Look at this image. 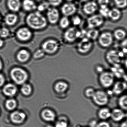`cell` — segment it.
Returning a JSON list of instances; mask_svg holds the SVG:
<instances>
[{
  "instance_id": "1",
  "label": "cell",
  "mask_w": 127,
  "mask_h": 127,
  "mask_svg": "<svg viewBox=\"0 0 127 127\" xmlns=\"http://www.w3.org/2000/svg\"><path fill=\"white\" fill-rule=\"evenodd\" d=\"M26 21L29 27L34 30L43 29L47 25L46 18L38 11L30 13L27 16Z\"/></svg>"
},
{
  "instance_id": "2",
  "label": "cell",
  "mask_w": 127,
  "mask_h": 127,
  "mask_svg": "<svg viewBox=\"0 0 127 127\" xmlns=\"http://www.w3.org/2000/svg\"><path fill=\"white\" fill-rule=\"evenodd\" d=\"M10 76L12 80L18 85L24 84L28 78L27 72L22 68H13L10 72Z\"/></svg>"
},
{
  "instance_id": "3",
  "label": "cell",
  "mask_w": 127,
  "mask_h": 127,
  "mask_svg": "<svg viewBox=\"0 0 127 127\" xmlns=\"http://www.w3.org/2000/svg\"><path fill=\"white\" fill-rule=\"evenodd\" d=\"M99 81L103 88L108 89L112 86L115 83V76L112 72L104 71L99 75Z\"/></svg>"
},
{
  "instance_id": "4",
  "label": "cell",
  "mask_w": 127,
  "mask_h": 127,
  "mask_svg": "<svg viewBox=\"0 0 127 127\" xmlns=\"http://www.w3.org/2000/svg\"><path fill=\"white\" fill-rule=\"evenodd\" d=\"M124 54L123 52H119L114 49H111L107 52L106 58L108 63L117 66L121 62L122 58L124 56Z\"/></svg>"
},
{
  "instance_id": "5",
  "label": "cell",
  "mask_w": 127,
  "mask_h": 127,
  "mask_svg": "<svg viewBox=\"0 0 127 127\" xmlns=\"http://www.w3.org/2000/svg\"><path fill=\"white\" fill-rule=\"evenodd\" d=\"M92 99L95 105L101 107L105 106L108 104L109 100L107 93L101 90L95 91Z\"/></svg>"
},
{
  "instance_id": "6",
  "label": "cell",
  "mask_w": 127,
  "mask_h": 127,
  "mask_svg": "<svg viewBox=\"0 0 127 127\" xmlns=\"http://www.w3.org/2000/svg\"><path fill=\"white\" fill-rule=\"evenodd\" d=\"M81 37V31H78L75 27H68L64 33L63 38L68 43H73L78 38Z\"/></svg>"
},
{
  "instance_id": "7",
  "label": "cell",
  "mask_w": 127,
  "mask_h": 127,
  "mask_svg": "<svg viewBox=\"0 0 127 127\" xmlns=\"http://www.w3.org/2000/svg\"><path fill=\"white\" fill-rule=\"evenodd\" d=\"M113 34L106 31L99 34L97 39L98 43L103 48H109L112 45L114 41Z\"/></svg>"
},
{
  "instance_id": "8",
  "label": "cell",
  "mask_w": 127,
  "mask_h": 127,
  "mask_svg": "<svg viewBox=\"0 0 127 127\" xmlns=\"http://www.w3.org/2000/svg\"><path fill=\"white\" fill-rule=\"evenodd\" d=\"M93 45L92 41L86 37H84L82 38V39L77 44V51L81 54H87L91 50Z\"/></svg>"
},
{
  "instance_id": "9",
  "label": "cell",
  "mask_w": 127,
  "mask_h": 127,
  "mask_svg": "<svg viewBox=\"0 0 127 127\" xmlns=\"http://www.w3.org/2000/svg\"><path fill=\"white\" fill-rule=\"evenodd\" d=\"M104 22V17L100 14L92 15L87 20V25L89 29H97L102 25Z\"/></svg>"
},
{
  "instance_id": "10",
  "label": "cell",
  "mask_w": 127,
  "mask_h": 127,
  "mask_svg": "<svg viewBox=\"0 0 127 127\" xmlns=\"http://www.w3.org/2000/svg\"><path fill=\"white\" fill-rule=\"evenodd\" d=\"M59 43L56 40L50 39L46 41L42 45V49L45 53L49 54L55 53L59 49Z\"/></svg>"
},
{
  "instance_id": "11",
  "label": "cell",
  "mask_w": 127,
  "mask_h": 127,
  "mask_svg": "<svg viewBox=\"0 0 127 127\" xmlns=\"http://www.w3.org/2000/svg\"><path fill=\"white\" fill-rule=\"evenodd\" d=\"M97 3L94 1H90L85 2L83 6V11L86 15H92L95 14L98 9Z\"/></svg>"
},
{
  "instance_id": "12",
  "label": "cell",
  "mask_w": 127,
  "mask_h": 127,
  "mask_svg": "<svg viewBox=\"0 0 127 127\" xmlns=\"http://www.w3.org/2000/svg\"><path fill=\"white\" fill-rule=\"evenodd\" d=\"M126 117L124 111L120 108H115L111 111L110 119L115 123L121 122Z\"/></svg>"
},
{
  "instance_id": "13",
  "label": "cell",
  "mask_w": 127,
  "mask_h": 127,
  "mask_svg": "<svg viewBox=\"0 0 127 127\" xmlns=\"http://www.w3.org/2000/svg\"><path fill=\"white\" fill-rule=\"evenodd\" d=\"M61 10L64 16L68 17L75 14L77 11V8L74 4L68 2L63 4Z\"/></svg>"
},
{
  "instance_id": "14",
  "label": "cell",
  "mask_w": 127,
  "mask_h": 127,
  "mask_svg": "<svg viewBox=\"0 0 127 127\" xmlns=\"http://www.w3.org/2000/svg\"><path fill=\"white\" fill-rule=\"evenodd\" d=\"M47 15L48 22L52 24H56L59 20L60 15L59 11L55 7L48 8Z\"/></svg>"
},
{
  "instance_id": "15",
  "label": "cell",
  "mask_w": 127,
  "mask_h": 127,
  "mask_svg": "<svg viewBox=\"0 0 127 127\" xmlns=\"http://www.w3.org/2000/svg\"><path fill=\"white\" fill-rule=\"evenodd\" d=\"M16 35L18 40L22 42H26L30 39L32 33L28 28L23 27L17 31Z\"/></svg>"
},
{
  "instance_id": "16",
  "label": "cell",
  "mask_w": 127,
  "mask_h": 127,
  "mask_svg": "<svg viewBox=\"0 0 127 127\" xmlns=\"http://www.w3.org/2000/svg\"><path fill=\"white\" fill-rule=\"evenodd\" d=\"M26 116L24 113L15 111L11 114L10 116L11 122L16 125L22 124L25 120Z\"/></svg>"
},
{
  "instance_id": "17",
  "label": "cell",
  "mask_w": 127,
  "mask_h": 127,
  "mask_svg": "<svg viewBox=\"0 0 127 127\" xmlns=\"http://www.w3.org/2000/svg\"><path fill=\"white\" fill-rule=\"evenodd\" d=\"M112 91L116 95L121 94L127 89V84L124 82L119 81L114 83L113 85Z\"/></svg>"
},
{
  "instance_id": "18",
  "label": "cell",
  "mask_w": 127,
  "mask_h": 127,
  "mask_svg": "<svg viewBox=\"0 0 127 127\" xmlns=\"http://www.w3.org/2000/svg\"><path fill=\"white\" fill-rule=\"evenodd\" d=\"M122 16V13L120 9L114 7L109 10L108 17L113 22H116L120 19Z\"/></svg>"
},
{
  "instance_id": "19",
  "label": "cell",
  "mask_w": 127,
  "mask_h": 127,
  "mask_svg": "<svg viewBox=\"0 0 127 127\" xmlns=\"http://www.w3.org/2000/svg\"><path fill=\"white\" fill-rule=\"evenodd\" d=\"M111 111L105 106L101 107L97 113L98 118L101 120L107 121L110 118Z\"/></svg>"
},
{
  "instance_id": "20",
  "label": "cell",
  "mask_w": 127,
  "mask_h": 127,
  "mask_svg": "<svg viewBox=\"0 0 127 127\" xmlns=\"http://www.w3.org/2000/svg\"><path fill=\"white\" fill-rule=\"evenodd\" d=\"M42 119L48 122H53L56 119V115L54 112L48 109L43 110L41 113Z\"/></svg>"
},
{
  "instance_id": "21",
  "label": "cell",
  "mask_w": 127,
  "mask_h": 127,
  "mask_svg": "<svg viewBox=\"0 0 127 127\" xmlns=\"http://www.w3.org/2000/svg\"><path fill=\"white\" fill-rule=\"evenodd\" d=\"M17 87L12 84H7L5 86L3 89V92L5 95L9 97L13 96L17 93Z\"/></svg>"
},
{
  "instance_id": "22",
  "label": "cell",
  "mask_w": 127,
  "mask_h": 127,
  "mask_svg": "<svg viewBox=\"0 0 127 127\" xmlns=\"http://www.w3.org/2000/svg\"><path fill=\"white\" fill-rule=\"evenodd\" d=\"M7 5L10 10L17 12L19 10L22 5L21 0H7Z\"/></svg>"
},
{
  "instance_id": "23",
  "label": "cell",
  "mask_w": 127,
  "mask_h": 127,
  "mask_svg": "<svg viewBox=\"0 0 127 127\" xmlns=\"http://www.w3.org/2000/svg\"><path fill=\"white\" fill-rule=\"evenodd\" d=\"M22 5L24 9L27 11H32L35 9L37 5L33 0H23Z\"/></svg>"
},
{
  "instance_id": "24",
  "label": "cell",
  "mask_w": 127,
  "mask_h": 127,
  "mask_svg": "<svg viewBox=\"0 0 127 127\" xmlns=\"http://www.w3.org/2000/svg\"><path fill=\"white\" fill-rule=\"evenodd\" d=\"M113 35L114 38L117 40L122 41L126 38L127 34L125 30L118 28L114 31Z\"/></svg>"
},
{
  "instance_id": "25",
  "label": "cell",
  "mask_w": 127,
  "mask_h": 127,
  "mask_svg": "<svg viewBox=\"0 0 127 127\" xmlns=\"http://www.w3.org/2000/svg\"><path fill=\"white\" fill-rule=\"evenodd\" d=\"M68 88L69 85L68 83L64 81L58 82L56 84L55 86V89L56 91L59 93L65 92L68 90Z\"/></svg>"
},
{
  "instance_id": "26",
  "label": "cell",
  "mask_w": 127,
  "mask_h": 127,
  "mask_svg": "<svg viewBox=\"0 0 127 127\" xmlns=\"http://www.w3.org/2000/svg\"><path fill=\"white\" fill-rule=\"evenodd\" d=\"M30 54L29 52L26 49H22L17 53V60L21 63H24L29 59Z\"/></svg>"
},
{
  "instance_id": "27",
  "label": "cell",
  "mask_w": 127,
  "mask_h": 127,
  "mask_svg": "<svg viewBox=\"0 0 127 127\" xmlns=\"http://www.w3.org/2000/svg\"><path fill=\"white\" fill-rule=\"evenodd\" d=\"M99 35V31L97 29H89L86 31V37L91 41H94L97 39Z\"/></svg>"
},
{
  "instance_id": "28",
  "label": "cell",
  "mask_w": 127,
  "mask_h": 127,
  "mask_svg": "<svg viewBox=\"0 0 127 127\" xmlns=\"http://www.w3.org/2000/svg\"><path fill=\"white\" fill-rule=\"evenodd\" d=\"M18 20V17L16 15L13 13H9L5 17V21L8 26H13L15 24Z\"/></svg>"
},
{
  "instance_id": "29",
  "label": "cell",
  "mask_w": 127,
  "mask_h": 127,
  "mask_svg": "<svg viewBox=\"0 0 127 127\" xmlns=\"http://www.w3.org/2000/svg\"><path fill=\"white\" fill-rule=\"evenodd\" d=\"M118 104L119 108L123 110L127 109V96L126 94L120 96L118 100Z\"/></svg>"
},
{
  "instance_id": "30",
  "label": "cell",
  "mask_w": 127,
  "mask_h": 127,
  "mask_svg": "<svg viewBox=\"0 0 127 127\" xmlns=\"http://www.w3.org/2000/svg\"><path fill=\"white\" fill-rule=\"evenodd\" d=\"M60 27L63 29H66L69 27L70 22L68 17L64 16L59 20Z\"/></svg>"
},
{
  "instance_id": "31",
  "label": "cell",
  "mask_w": 127,
  "mask_h": 127,
  "mask_svg": "<svg viewBox=\"0 0 127 127\" xmlns=\"http://www.w3.org/2000/svg\"><path fill=\"white\" fill-rule=\"evenodd\" d=\"M17 102L14 99H11L6 101L5 106L6 108L9 110H12L16 108Z\"/></svg>"
},
{
  "instance_id": "32",
  "label": "cell",
  "mask_w": 127,
  "mask_h": 127,
  "mask_svg": "<svg viewBox=\"0 0 127 127\" xmlns=\"http://www.w3.org/2000/svg\"><path fill=\"white\" fill-rule=\"evenodd\" d=\"M116 7L119 9H123L127 7V0H113Z\"/></svg>"
},
{
  "instance_id": "33",
  "label": "cell",
  "mask_w": 127,
  "mask_h": 127,
  "mask_svg": "<svg viewBox=\"0 0 127 127\" xmlns=\"http://www.w3.org/2000/svg\"><path fill=\"white\" fill-rule=\"evenodd\" d=\"M21 91L24 95H29L32 92V87L29 84H24L21 88Z\"/></svg>"
},
{
  "instance_id": "34",
  "label": "cell",
  "mask_w": 127,
  "mask_h": 127,
  "mask_svg": "<svg viewBox=\"0 0 127 127\" xmlns=\"http://www.w3.org/2000/svg\"><path fill=\"white\" fill-rule=\"evenodd\" d=\"M95 90L94 88L88 87L84 90V94L86 97L88 98H92L95 93Z\"/></svg>"
},
{
  "instance_id": "35",
  "label": "cell",
  "mask_w": 127,
  "mask_h": 127,
  "mask_svg": "<svg viewBox=\"0 0 127 127\" xmlns=\"http://www.w3.org/2000/svg\"><path fill=\"white\" fill-rule=\"evenodd\" d=\"M69 123L66 119H61L56 123L54 127H69Z\"/></svg>"
},
{
  "instance_id": "36",
  "label": "cell",
  "mask_w": 127,
  "mask_h": 127,
  "mask_svg": "<svg viewBox=\"0 0 127 127\" xmlns=\"http://www.w3.org/2000/svg\"><path fill=\"white\" fill-rule=\"evenodd\" d=\"M72 23L74 26L79 25L82 22V19L81 17L78 15L73 16L71 19Z\"/></svg>"
},
{
  "instance_id": "37",
  "label": "cell",
  "mask_w": 127,
  "mask_h": 127,
  "mask_svg": "<svg viewBox=\"0 0 127 127\" xmlns=\"http://www.w3.org/2000/svg\"><path fill=\"white\" fill-rule=\"evenodd\" d=\"M108 7H99V12L100 15L104 17H108L109 11Z\"/></svg>"
},
{
  "instance_id": "38",
  "label": "cell",
  "mask_w": 127,
  "mask_h": 127,
  "mask_svg": "<svg viewBox=\"0 0 127 127\" xmlns=\"http://www.w3.org/2000/svg\"><path fill=\"white\" fill-rule=\"evenodd\" d=\"M9 34V32L7 28L3 27L0 29V37L2 38H6Z\"/></svg>"
},
{
  "instance_id": "39",
  "label": "cell",
  "mask_w": 127,
  "mask_h": 127,
  "mask_svg": "<svg viewBox=\"0 0 127 127\" xmlns=\"http://www.w3.org/2000/svg\"><path fill=\"white\" fill-rule=\"evenodd\" d=\"M45 52L42 49H38L34 52L33 56L36 59L42 58L44 55Z\"/></svg>"
},
{
  "instance_id": "40",
  "label": "cell",
  "mask_w": 127,
  "mask_h": 127,
  "mask_svg": "<svg viewBox=\"0 0 127 127\" xmlns=\"http://www.w3.org/2000/svg\"><path fill=\"white\" fill-rule=\"evenodd\" d=\"M95 127H111V125L107 121L101 120L97 123Z\"/></svg>"
},
{
  "instance_id": "41",
  "label": "cell",
  "mask_w": 127,
  "mask_h": 127,
  "mask_svg": "<svg viewBox=\"0 0 127 127\" xmlns=\"http://www.w3.org/2000/svg\"><path fill=\"white\" fill-rule=\"evenodd\" d=\"M110 0H97V4L99 7H108Z\"/></svg>"
},
{
  "instance_id": "42",
  "label": "cell",
  "mask_w": 127,
  "mask_h": 127,
  "mask_svg": "<svg viewBox=\"0 0 127 127\" xmlns=\"http://www.w3.org/2000/svg\"><path fill=\"white\" fill-rule=\"evenodd\" d=\"M49 5L48 2H42L38 6V9L40 11H44L49 7Z\"/></svg>"
},
{
  "instance_id": "43",
  "label": "cell",
  "mask_w": 127,
  "mask_h": 127,
  "mask_svg": "<svg viewBox=\"0 0 127 127\" xmlns=\"http://www.w3.org/2000/svg\"><path fill=\"white\" fill-rule=\"evenodd\" d=\"M49 4L54 7H57L61 4L63 0H47Z\"/></svg>"
},
{
  "instance_id": "44",
  "label": "cell",
  "mask_w": 127,
  "mask_h": 127,
  "mask_svg": "<svg viewBox=\"0 0 127 127\" xmlns=\"http://www.w3.org/2000/svg\"><path fill=\"white\" fill-rule=\"evenodd\" d=\"M5 82V78L3 75L0 74V87L3 85Z\"/></svg>"
},
{
  "instance_id": "45",
  "label": "cell",
  "mask_w": 127,
  "mask_h": 127,
  "mask_svg": "<svg viewBox=\"0 0 127 127\" xmlns=\"http://www.w3.org/2000/svg\"><path fill=\"white\" fill-rule=\"evenodd\" d=\"M119 127H127V119L123 120L121 122Z\"/></svg>"
},
{
  "instance_id": "46",
  "label": "cell",
  "mask_w": 127,
  "mask_h": 127,
  "mask_svg": "<svg viewBox=\"0 0 127 127\" xmlns=\"http://www.w3.org/2000/svg\"><path fill=\"white\" fill-rule=\"evenodd\" d=\"M122 43H121V45L124 48H126L127 46V39L126 38L123 40Z\"/></svg>"
},
{
  "instance_id": "47",
  "label": "cell",
  "mask_w": 127,
  "mask_h": 127,
  "mask_svg": "<svg viewBox=\"0 0 127 127\" xmlns=\"http://www.w3.org/2000/svg\"><path fill=\"white\" fill-rule=\"evenodd\" d=\"M3 41L0 39V48H1L3 45Z\"/></svg>"
},
{
  "instance_id": "48",
  "label": "cell",
  "mask_w": 127,
  "mask_h": 127,
  "mask_svg": "<svg viewBox=\"0 0 127 127\" xmlns=\"http://www.w3.org/2000/svg\"><path fill=\"white\" fill-rule=\"evenodd\" d=\"M2 62H1V60H0V71L1 69H2Z\"/></svg>"
},
{
  "instance_id": "49",
  "label": "cell",
  "mask_w": 127,
  "mask_h": 127,
  "mask_svg": "<svg viewBox=\"0 0 127 127\" xmlns=\"http://www.w3.org/2000/svg\"><path fill=\"white\" fill-rule=\"evenodd\" d=\"M80 0L81 1V2H86L90 1V0Z\"/></svg>"
},
{
  "instance_id": "50",
  "label": "cell",
  "mask_w": 127,
  "mask_h": 127,
  "mask_svg": "<svg viewBox=\"0 0 127 127\" xmlns=\"http://www.w3.org/2000/svg\"><path fill=\"white\" fill-rule=\"evenodd\" d=\"M66 1H67L68 2H72V1L74 0H65Z\"/></svg>"
},
{
  "instance_id": "51",
  "label": "cell",
  "mask_w": 127,
  "mask_h": 127,
  "mask_svg": "<svg viewBox=\"0 0 127 127\" xmlns=\"http://www.w3.org/2000/svg\"><path fill=\"white\" fill-rule=\"evenodd\" d=\"M1 17H0V23H1Z\"/></svg>"
},
{
  "instance_id": "52",
  "label": "cell",
  "mask_w": 127,
  "mask_h": 127,
  "mask_svg": "<svg viewBox=\"0 0 127 127\" xmlns=\"http://www.w3.org/2000/svg\"></svg>"
}]
</instances>
